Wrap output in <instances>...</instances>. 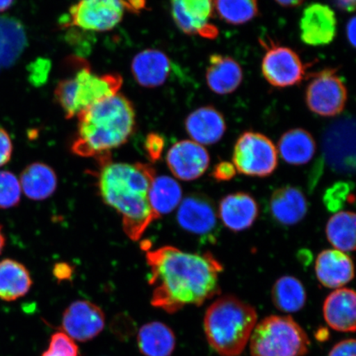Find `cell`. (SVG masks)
Returning a JSON list of instances; mask_svg holds the SVG:
<instances>
[{
    "instance_id": "cell-7",
    "label": "cell",
    "mask_w": 356,
    "mask_h": 356,
    "mask_svg": "<svg viewBox=\"0 0 356 356\" xmlns=\"http://www.w3.org/2000/svg\"><path fill=\"white\" fill-rule=\"evenodd\" d=\"M143 6L144 0H79L61 24L65 28L106 32L120 24L127 10Z\"/></svg>"
},
{
    "instance_id": "cell-22",
    "label": "cell",
    "mask_w": 356,
    "mask_h": 356,
    "mask_svg": "<svg viewBox=\"0 0 356 356\" xmlns=\"http://www.w3.org/2000/svg\"><path fill=\"white\" fill-rule=\"evenodd\" d=\"M270 211L278 224L295 225L306 216L308 202L300 188L293 186H282L271 195Z\"/></svg>"
},
{
    "instance_id": "cell-36",
    "label": "cell",
    "mask_w": 356,
    "mask_h": 356,
    "mask_svg": "<svg viewBox=\"0 0 356 356\" xmlns=\"http://www.w3.org/2000/svg\"><path fill=\"white\" fill-rule=\"evenodd\" d=\"M164 145H165V141H164L163 138L158 135V134H150V135L147 137L145 149L151 161L155 162L161 158Z\"/></svg>"
},
{
    "instance_id": "cell-37",
    "label": "cell",
    "mask_w": 356,
    "mask_h": 356,
    "mask_svg": "<svg viewBox=\"0 0 356 356\" xmlns=\"http://www.w3.org/2000/svg\"><path fill=\"white\" fill-rule=\"evenodd\" d=\"M13 154V143L8 133L0 127V167L10 161Z\"/></svg>"
},
{
    "instance_id": "cell-12",
    "label": "cell",
    "mask_w": 356,
    "mask_h": 356,
    "mask_svg": "<svg viewBox=\"0 0 356 356\" xmlns=\"http://www.w3.org/2000/svg\"><path fill=\"white\" fill-rule=\"evenodd\" d=\"M323 148L329 165L337 172H353L355 169V123L350 118L332 124L325 133Z\"/></svg>"
},
{
    "instance_id": "cell-31",
    "label": "cell",
    "mask_w": 356,
    "mask_h": 356,
    "mask_svg": "<svg viewBox=\"0 0 356 356\" xmlns=\"http://www.w3.org/2000/svg\"><path fill=\"white\" fill-rule=\"evenodd\" d=\"M328 241L337 250L354 252L355 249V213L340 211L330 218L326 227Z\"/></svg>"
},
{
    "instance_id": "cell-39",
    "label": "cell",
    "mask_w": 356,
    "mask_h": 356,
    "mask_svg": "<svg viewBox=\"0 0 356 356\" xmlns=\"http://www.w3.org/2000/svg\"><path fill=\"white\" fill-rule=\"evenodd\" d=\"M328 356H356V341L346 339L338 342L329 353Z\"/></svg>"
},
{
    "instance_id": "cell-5",
    "label": "cell",
    "mask_w": 356,
    "mask_h": 356,
    "mask_svg": "<svg viewBox=\"0 0 356 356\" xmlns=\"http://www.w3.org/2000/svg\"><path fill=\"white\" fill-rule=\"evenodd\" d=\"M122 83L120 74H97L86 65L72 77L58 83L55 97L65 118L70 119L97 102L118 95Z\"/></svg>"
},
{
    "instance_id": "cell-41",
    "label": "cell",
    "mask_w": 356,
    "mask_h": 356,
    "mask_svg": "<svg viewBox=\"0 0 356 356\" xmlns=\"http://www.w3.org/2000/svg\"><path fill=\"white\" fill-rule=\"evenodd\" d=\"M355 17H353L348 22L346 26V35L351 46H355Z\"/></svg>"
},
{
    "instance_id": "cell-34",
    "label": "cell",
    "mask_w": 356,
    "mask_h": 356,
    "mask_svg": "<svg viewBox=\"0 0 356 356\" xmlns=\"http://www.w3.org/2000/svg\"><path fill=\"white\" fill-rule=\"evenodd\" d=\"M42 356H80L79 346L65 332H56L51 337L47 350Z\"/></svg>"
},
{
    "instance_id": "cell-25",
    "label": "cell",
    "mask_w": 356,
    "mask_h": 356,
    "mask_svg": "<svg viewBox=\"0 0 356 356\" xmlns=\"http://www.w3.org/2000/svg\"><path fill=\"white\" fill-rule=\"evenodd\" d=\"M137 343L145 356H170L175 350L176 337L168 325L152 322L141 327Z\"/></svg>"
},
{
    "instance_id": "cell-46",
    "label": "cell",
    "mask_w": 356,
    "mask_h": 356,
    "mask_svg": "<svg viewBox=\"0 0 356 356\" xmlns=\"http://www.w3.org/2000/svg\"></svg>"
},
{
    "instance_id": "cell-26",
    "label": "cell",
    "mask_w": 356,
    "mask_h": 356,
    "mask_svg": "<svg viewBox=\"0 0 356 356\" xmlns=\"http://www.w3.org/2000/svg\"><path fill=\"white\" fill-rule=\"evenodd\" d=\"M32 286V277L24 265L13 259L0 261V300H19L29 292Z\"/></svg>"
},
{
    "instance_id": "cell-18",
    "label": "cell",
    "mask_w": 356,
    "mask_h": 356,
    "mask_svg": "<svg viewBox=\"0 0 356 356\" xmlns=\"http://www.w3.org/2000/svg\"><path fill=\"white\" fill-rule=\"evenodd\" d=\"M356 295L354 289L341 288L327 297L323 304L325 321L333 330L355 332L356 328Z\"/></svg>"
},
{
    "instance_id": "cell-23",
    "label": "cell",
    "mask_w": 356,
    "mask_h": 356,
    "mask_svg": "<svg viewBox=\"0 0 356 356\" xmlns=\"http://www.w3.org/2000/svg\"><path fill=\"white\" fill-rule=\"evenodd\" d=\"M209 88L216 95H230L237 90L243 79L241 66L233 58L212 55L207 70Z\"/></svg>"
},
{
    "instance_id": "cell-9",
    "label": "cell",
    "mask_w": 356,
    "mask_h": 356,
    "mask_svg": "<svg viewBox=\"0 0 356 356\" xmlns=\"http://www.w3.org/2000/svg\"><path fill=\"white\" fill-rule=\"evenodd\" d=\"M305 97L312 113L322 117H335L345 108L347 89L336 70L326 69L312 78Z\"/></svg>"
},
{
    "instance_id": "cell-11",
    "label": "cell",
    "mask_w": 356,
    "mask_h": 356,
    "mask_svg": "<svg viewBox=\"0 0 356 356\" xmlns=\"http://www.w3.org/2000/svg\"><path fill=\"white\" fill-rule=\"evenodd\" d=\"M261 71L266 81L277 88L299 84L305 74V66L292 49L270 44L266 47L261 62Z\"/></svg>"
},
{
    "instance_id": "cell-4",
    "label": "cell",
    "mask_w": 356,
    "mask_h": 356,
    "mask_svg": "<svg viewBox=\"0 0 356 356\" xmlns=\"http://www.w3.org/2000/svg\"><path fill=\"white\" fill-rule=\"evenodd\" d=\"M257 311L233 296L218 298L208 307L204 330L209 345L220 356H240L257 325Z\"/></svg>"
},
{
    "instance_id": "cell-24",
    "label": "cell",
    "mask_w": 356,
    "mask_h": 356,
    "mask_svg": "<svg viewBox=\"0 0 356 356\" xmlns=\"http://www.w3.org/2000/svg\"><path fill=\"white\" fill-rule=\"evenodd\" d=\"M22 191L31 200H46L55 193L58 180L53 168L42 163L26 167L20 176Z\"/></svg>"
},
{
    "instance_id": "cell-29",
    "label": "cell",
    "mask_w": 356,
    "mask_h": 356,
    "mask_svg": "<svg viewBox=\"0 0 356 356\" xmlns=\"http://www.w3.org/2000/svg\"><path fill=\"white\" fill-rule=\"evenodd\" d=\"M271 300L278 310L293 314L304 308L307 293L299 279L284 275L275 282L271 291Z\"/></svg>"
},
{
    "instance_id": "cell-35",
    "label": "cell",
    "mask_w": 356,
    "mask_h": 356,
    "mask_svg": "<svg viewBox=\"0 0 356 356\" xmlns=\"http://www.w3.org/2000/svg\"><path fill=\"white\" fill-rule=\"evenodd\" d=\"M354 202V195L350 193L349 182H337L327 191L324 203L330 211H337L344 206L345 202Z\"/></svg>"
},
{
    "instance_id": "cell-33",
    "label": "cell",
    "mask_w": 356,
    "mask_h": 356,
    "mask_svg": "<svg viewBox=\"0 0 356 356\" xmlns=\"http://www.w3.org/2000/svg\"><path fill=\"white\" fill-rule=\"evenodd\" d=\"M22 188L19 179L10 171H0V209H10L19 204Z\"/></svg>"
},
{
    "instance_id": "cell-30",
    "label": "cell",
    "mask_w": 356,
    "mask_h": 356,
    "mask_svg": "<svg viewBox=\"0 0 356 356\" xmlns=\"http://www.w3.org/2000/svg\"><path fill=\"white\" fill-rule=\"evenodd\" d=\"M181 198L182 190L175 179L168 176L154 178L149 191V202L156 220L175 211Z\"/></svg>"
},
{
    "instance_id": "cell-21",
    "label": "cell",
    "mask_w": 356,
    "mask_h": 356,
    "mask_svg": "<svg viewBox=\"0 0 356 356\" xmlns=\"http://www.w3.org/2000/svg\"><path fill=\"white\" fill-rule=\"evenodd\" d=\"M171 61L161 51L147 49L137 54L132 60L134 78L140 86L156 88L167 81L171 72Z\"/></svg>"
},
{
    "instance_id": "cell-32",
    "label": "cell",
    "mask_w": 356,
    "mask_h": 356,
    "mask_svg": "<svg viewBox=\"0 0 356 356\" xmlns=\"http://www.w3.org/2000/svg\"><path fill=\"white\" fill-rule=\"evenodd\" d=\"M213 10L229 24L241 25L258 15L257 0H213Z\"/></svg>"
},
{
    "instance_id": "cell-42",
    "label": "cell",
    "mask_w": 356,
    "mask_h": 356,
    "mask_svg": "<svg viewBox=\"0 0 356 356\" xmlns=\"http://www.w3.org/2000/svg\"><path fill=\"white\" fill-rule=\"evenodd\" d=\"M337 6L341 10L353 12L355 7V0H335Z\"/></svg>"
},
{
    "instance_id": "cell-3",
    "label": "cell",
    "mask_w": 356,
    "mask_h": 356,
    "mask_svg": "<svg viewBox=\"0 0 356 356\" xmlns=\"http://www.w3.org/2000/svg\"><path fill=\"white\" fill-rule=\"evenodd\" d=\"M77 118L72 151L81 157H106L111 150L127 143L136 127L134 106L119 93L97 102Z\"/></svg>"
},
{
    "instance_id": "cell-10",
    "label": "cell",
    "mask_w": 356,
    "mask_h": 356,
    "mask_svg": "<svg viewBox=\"0 0 356 356\" xmlns=\"http://www.w3.org/2000/svg\"><path fill=\"white\" fill-rule=\"evenodd\" d=\"M219 216L212 200L202 194H191L178 208V225L186 232L215 243L220 232Z\"/></svg>"
},
{
    "instance_id": "cell-1",
    "label": "cell",
    "mask_w": 356,
    "mask_h": 356,
    "mask_svg": "<svg viewBox=\"0 0 356 356\" xmlns=\"http://www.w3.org/2000/svg\"><path fill=\"white\" fill-rule=\"evenodd\" d=\"M153 287L151 305L168 314L186 306H200L220 293L224 267L211 252H184L165 246L147 252Z\"/></svg>"
},
{
    "instance_id": "cell-15",
    "label": "cell",
    "mask_w": 356,
    "mask_h": 356,
    "mask_svg": "<svg viewBox=\"0 0 356 356\" xmlns=\"http://www.w3.org/2000/svg\"><path fill=\"white\" fill-rule=\"evenodd\" d=\"M166 160L172 175L186 181L202 177L210 165L208 151L193 140L177 142L168 150Z\"/></svg>"
},
{
    "instance_id": "cell-16",
    "label": "cell",
    "mask_w": 356,
    "mask_h": 356,
    "mask_svg": "<svg viewBox=\"0 0 356 356\" xmlns=\"http://www.w3.org/2000/svg\"><path fill=\"white\" fill-rule=\"evenodd\" d=\"M302 41L313 47L330 44L337 33L335 13L326 4L315 3L307 7L300 19Z\"/></svg>"
},
{
    "instance_id": "cell-27",
    "label": "cell",
    "mask_w": 356,
    "mask_h": 356,
    "mask_svg": "<svg viewBox=\"0 0 356 356\" xmlns=\"http://www.w3.org/2000/svg\"><path fill=\"white\" fill-rule=\"evenodd\" d=\"M277 151L287 163L304 165L314 158L316 142L313 136L304 129H292L280 137Z\"/></svg>"
},
{
    "instance_id": "cell-40",
    "label": "cell",
    "mask_w": 356,
    "mask_h": 356,
    "mask_svg": "<svg viewBox=\"0 0 356 356\" xmlns=\"http://www.w3.org/2000/svg\"><path fill=\"white\" fill-rule=\"evenodd\" d=\"M73 270L69 265L60 264L56 265L54 269L55 277L61 282V280H69L72 277Z\"/></svg>"
},
{
    "instance_id": "cell-14",
    "label": "cell",
    "mask_w": 356,
    "mask_h": 356,
    "mask_svg": "<svg viewBox=\"0 0 356 356\" xmlns=\"http://www.w3.org/2000/svg\"><path fill=\"white\" fill-rule=\"evenodd\" d=\"M62 327L74 341H91L104 331L105 314L100 307L91 302L75 301L65 310Z\"/></svg>"
},
{
    "instance_id": "cell-28",
    "label": "cell",
    "mask_w": 356,
    "mask_h": 356,
    "mask_svg": "<svg viewBox=\"0 0 356 356\" xmlns=\"http://www.w3.org/2000/svg\"><path fill=\"white\" fill-rule=\"evenodd\" d=\"M26 44L25 31L20 22L12 17L0 16V70L15 64Z\"/></svg>"
},
{
    "instance_id": "cell-17",
    "label": "cell",
    "mask_w": 356,
    "mask_h": 356,
    "mask_svg": "<svg viewBox=\"0 0 356 356\" xmlns=\"http://www.w3.org/2000/svg\"><path fill=\"white\" fill-rule=\"evenodd\" d=\"M259 209L251 195L237 193L220 200L218 216L222 225L234 232H241L254 224Z\"/></svg>"
},
{
    "instance_id": "cell-19",
    "label": "cell",
    "mask_w": 356,
    "mask_h": 356,
    "mask_svg": "<svg viewBox=\"0 0 356 356\" xmlns=\"http://www.w3.org/2000/svg\"><path fill=\"white\" fill-rule=\"evenodd\" d=\"M315 273L323 286L341 288L354 278L353 261L343 252L327 249L319 253L316 261Z\"/></svg>"
},
{
    "instance_id": "cell-6",
    "label": "cell",
    "mask_w": 356,
    "mask_h": 356,
    "mask_svg": "<svg viewBox=\"0 0 356 356\" xmlns=\"http://www.w3.org/2000/svg\"><path fill=\"white\" fill-rule=\"evenodd\" d=\"M252 356H305L310 340L295 319L270 315L257 323L250 340Z\"/></svg>"
},
{
    "instance_id": "cell-44",
    "label": "cell",
    "mask_w": 356,
    "mask_h": 356,
    "mask_svg": "<svg viewBox=\"0 0 356 356\" xmlns=\"http://www.w3.org/2000/svg\"><path fill=\"white\" fill-rule=\"evenodd\" d=\"M13 2H15V0H0V13L8 10Z\"/></svg>"
},
{
    "instance_id": "cell-2",
    "label": "cell",
    "mask_w": 356,
    "mask_h": 356,
    "mask_svg": "<svg viewBox=\"0 0 356 356\" xmlns=\"http://www.w3.org/2000/svg\"><path fill=\"white\" fill-rule=\"evenodd\" d=\"M100 163V197L122 216L124 233L137 241L156 220L149 202L155 169L147 163H111L108 157Z\"/></svg>"
},
{
    "instance_id": "cell-45",
    "label": "cell",
    "mask_w": 356,
    "mask_h": 356,
    "mask_svg": "<svg viewBox=\"0 0 356 356\" xmlns=\"http://www.w3.org/2000/svg\"><path fill=\"white\" fill-rule=\"evenodd\" d=\"M6 235L3 232V227L0 225V255L3 252L4 246H6Z\"/></svg>"
},
{
    "instance_id": "cell-13",
    "label": "cell",
    "mask_w": 356,
    "mask_h": 356,
    "mask_svg": "<svg viewBox=\"0 0 356 356\" xmlns=\"http://www.w3.org/2000/svg\"><path fill=\"white\" fill-rule=\"evenodd\" d=\"M172 15L182 32L208 39L219 33L210 22L213 13V0H171Z\"/></svg>"
},
{
    "instance_id": "cell-38",
    "label": "cell",
    "mask_w": 356,
    "mask_h": 356,
    "mask_svg": "<svg viewBox=\"0 0 356 356\" xmlns=\"http://www.w3.org/2000/svg\"><path fill=\"white\" fill-rule=\"evenodd\" d=\"M237 170L233 163L221 162L213 168L211 176L218 181H227L233 179Z\"/></svg>"
},
{
    "instance_id": "cell-8",
    "label": "cell",
    "mask_w": 356,
    "mask_h": 356,
    "mask_svg": "<svg viewBox=\"0 0 356 356\" xmlns=\"http://www.w3.org/2000/svg\"><path fill=\"white\" fill-rule=\"evenodd\" d=\"M234 165L241 175L266 177L273 175L278 164V151L273 141L261 133L246 131L236 142Z\"/></svg>"
},
{
    "instance_id": "cell-43",
    "label": "cell",
    "mask_w": 356,
    "mask_h": 356,
    "mask_svg": "<svg viewBox=\"0 0 356 356\" xmlns=\"http://www.w3.org/2000/svg\"><path fill=\"white\" fill-rule=\"evenodd\" d=\"M280 6L286 8H295L301 6L305 0H275Z\"/></svg>"
},
{
    "instance_id": "cell-20",
    "label": "cell",
    "mask_w": 356,
    "mask_h": 356,
    "mask_svg": "<svg viewBox=\"0 0 356 356\" xmlns=\"http://www.w3.org/2000/svg\"><path fill=\"white\" fill-rule=\"evenodd\" d=\"M185 127L191 139L202 145L216 144L226 131L224 117L211 106L193 111L186 119Z\"/></svg>"
}]
</instances>
